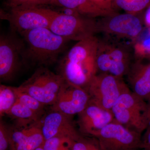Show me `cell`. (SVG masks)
Returning a JSON list of instances; mask_svg holds the SVG:
<instances>
[{"label":"cell","instance_id":"8fae6325","mask_svg":"<svg viewBox=\"0 0 150 150\" xmlns=\"http://www.w3.org/2000/svg\"><path fill=\"white\" fill-rule=\"evenodd\" d=\"M90 100L85 89L65 80L51 109L72 116L81 112L87 106Z\"/></svg>","mask_w":150,"mask_h":150},{"label":"cell","instance_id":"cb8c5ba5","mask_svg":"<svg viewBox=\"0 0 150 150\" xmlns=\"http://www.w3.org/2000/svg\"><path fill=\"white\" fill-rule=\"evenodd\" d=\"M75 141L67 137H53L45 141L43 150H71Z\"/></svg>","mask_w":150,"mask_h":150},{"label":"cell","instance_id":"ba28073f","mask_svg":"<svg viewBox=\"0 0 150 150\" xmlns=\"http://www.w3.org/2000/svg\"><path fill=\"white\" fill-rule=\"evenodd\" d=\"M49 29L69 40L77 42L98 33L97 20L81 15L69 16L56 11Z\"/></svg>","mask_w":150,"mask_h":150},{"label":"cell","instance_id":"d4e9b609","mask_svg":"<svg viewBox=\"0 0 150 150\" xmlns=\"http://www.w3.org/2000/svg\"><path fill=\"white\" fill-rule=\"evenodd\" d=\"M71 150H103L100 146L98 140L88 139L81 137L75 141L72 146Z\"/></svg>","mask_w":150,"mask_h":150},{"label":"cell","instance_id":"f546056e","mask_svg":"<svg viewBox=\"0 0 150 150\" xmlns=\"http://www.w3.org/2000/svg\"><path fill=\"white\" fill-rule=\"evenodd\" d=\"M146 119L147 128L150 129V99L147 101V108L146 113Z\"/></svg>","mask_w":150,"mask_h":150},{"label":"cell","instance_id":"2e32d148","mask_svg":"<svg viewBox=\"0 0 150 150\" xmlns=\"http://www.w3.org/2000/svg\"><path fill=\"white\" fill-rule=\"evenodd\" d=\"M103 38L108 41L110 48L111 66L109 74L123 78L128 74L134 59L132 44Z\"/></svg>","mask_w":150,"mask_h":150},{"label":"cell","instance_id":"7a4b0ae2","mask_svg":"<svg viewBox=\"0 0 150 150\" xmlns=\"http://www.w3.org/2000/svg\"><path fill=\"white\" fill-rule=\"evenodd\" d=\"M20 34L25 44L24 64L28 62L39 67H46L58 62L69 41L48 28H37Z\"/></svg>","mask_w":150,"mask_h":150},{"label":"cell","instance_id":"d6986e66","mask_svg":"<svg viewBox=\"0 0 150 150\" xmlns=\"http://www.w3.org/2000/svg\"><path fill=\"white\" fill-rule=\"evenodd\" d=\"M113 10L124 11L125 13L139 15L150 5V0H112Z\"/></svg>","mask_w":150,"mask_h":150},{"label":"cell","instance_id":"ac0fdd59","mask_svg":"<svg viewBox=\"0 0 150 150\" xmlns=\"http://www.w3.org/2000/svg\"><path fill=\"white\" fill-rule=\"evenodd\" d=\"M7 115L15 119V123L21 124H28L40 121L43 117L18 100Z\"/></svg>","mask_w":150,"mask_h":150},{"label":"cell","instance_id":"6da1fadb","mask_svg":"<svg viewBox=\"0 0 150 150\" xmlns=\"http://www.w3.org/2000/svg\"><path fill=\"white\" fill-rule=\"evenodd\" d=\"M98 40L94 36L77 42L58 62V74L70 83L86 90L98 73L96 57Z\"/></svg>","mask_w":150,"mask_h":150},{"label":"cell","instance_id":"5b68a950","mask_svg":"<svg viewBox=\"0 0 150 150\" xmlns=\"http://www.w3.org/2000/svg\"><path fill=\"white\" fill-rule=\"evenodd\" d=\"M146 108L147 101L129 88L120 96L111 111L115 121L142 134L147 128Z\"/></svg>","mask_w":150,"mask_h":150},{"label":"cell","instance_id":"1f68e13d","mask_svg":"<svg viewBox=\"0 0 150 150\" xmlns=\"http://www.w3.org/2000/svg\"><path fill=\"white\" fill-rule=\"evenodd\" d=\"M35 150H43V146L40 147L38 148V149H36Z\"/></svg>","mask_w":150,"mask_h":150},{"label":"cell","instance_id":"603a6c76","mask_svg":"<svg viewBox=\"0 0 150 150\" xmlns=\"http://www.w3.org/2000/svg\"><path fill=\"white\" fill-rule=\"evenodd\" d=\"M17 100L19 102L29 108L30 109L40 116H43L45 114L44 108L46 105L42 104L28 94L20 91L18 87H17Z\"/></svg>","mask_w":150,"mask_h":150},{"label":"cell","instance_id":"3957f363","mask_svg":"<svg viewBox=\"0 0 150 150\" xmlns=\"http://www.w3.org/2000/svg\"><path fill=\"white\" fill-rule=\"evenodd\" d=\"M65 80L61 75L55 74L46 67H39L18 88L44 105L52 106L56 102Z\"/></svg>","mask_w":150,"mask_h":150},{"label":"cell","instance_id":"4dcf8cb0","mask_svg":"<svg viewBox=\"0 0 150 150\" xmlns=\"http://www.w3.org/2000/svg\"><path fill=\"white\" fill-rule=\"evenodd\" d=\"M51 1V0H32L33 5L35 6L49 4Z\"/></svg>","mask_w":150,"mask_h":150},{"label":"cell","instance_id":"83f0119b","mask_svg":"<svg viewBox=\"0 0 150 150\" xmlns=\"http://www.w3.org/2000/svg\"><path fill=\"white\" fill-rule=\"evenodd\" d=\"M93 3L100 8L113 13H118L113 10L112 7V0H91Z\"/></svg>","mask_w":150,"mask_h":150},{"label":"cell","instance_id":"5bb4252c","mask_svg":"<svg viewBox=\"0 0 150 150\" xmlns=\"http://www.w3.org/2000/svg\"><path fill=\"white\" fill-rule=\"evenodd\" d=\"M78 115L80 132L95 137L105 126L115 120L111 110L103 108L90 100Z\"/></svg>","mask_w":150,"mask_h":150},{"label":"cell","instance_id":"9c48e42d","mask_svg":"<svg viewBox=\"0 0 150 150\" xmlns=\"http://www.w3.org/2000/svg\"><path fill=\"white\" fill-rule=\"evenodd\" d=\"M141 134L115 120L103 128L96 138L103 150H137L142 149Z\"/></svg>","mask_w":150,"mask_h":150},{"label":"cell","instance_id":"7c38bea8","mask_svg":"<svg viewBox=\"0 0 150 150\" xmlns=\"http://www.w3.org/2000/svg\"><path fill=\"white\" fill-rule=\"evenodd\" d=\"M10 150H35L43 146L45 140L41 120L28 124H17L9 128Z\"/></svg>","mask_w":150,"mask_h":150},{"label":"cell","instance_id":"44dd1931","mask_svg":"<svg viewBox=\"0 0 150 150\" xmlns=\"http://www.w3.org/2000/svg\"><path fill=\"white\" fill-rule=\"evenodd\" d=\"M96 63L98 73L109 74L111 66V56L109 43L104 38L98 40Z\"/></svg>","mask_w":150,"mask_h":150},{"label":"cell","instance_id":"52a82bcc","mask_svg":"<svg viewBox=\"0 0 150 150\" xmlns=\"http://www.w3.org/2000/svg\"><path fill=\"white\" fill-rule=\"evenodd\" d=\"M129 88L123 78L98 73L92 78L86 90L90 101L103 108L111 110L120 96Z\"/></svg>","mask_w":150,"mask_h":150},{"label":"cell","instance_id":"4fadbf2b","mask_svg":"<svg viewBox=\"0 0 150 150\" xmlns=\"http://www.w3.org/2000/svg\"><path fill=\"white\" fill-rule=\"evenodd\" d=\"M41 128L45 141L57 137H68L77 141L81 137L72 116L51 109L41 118Z\"/></svg>","mask_w":150,"mask_h":150},{"label":"cell","instance_id":"8992f818","mask_svg":"<svg viewBox=\"0 0 150 150\" xmlns=\"http://www.w3.org/2000/svg\"><path fill=\"white\" fill-rule=\"evenodd\" d=\"M56 11L39 6H21L1 11V17L9 23L14 31L20 34L39 28H49Z\"/></svg>","mask_w":150,"mask_h":150},{"label":"cell","instance_id":"f1b7e54d","mask_svg":"<svg viewBox=\"0 0 150 150\" xmlns=\"http://www.w3.org/2000/svg\"><path fill=\"white\" fill-rule=\"evenodd\" d=\"M143 20L145 27L150 26V5L144 12Z\"/></svg>","mask_w":150,"mask_h":150},{"label":"cell","instance_id":"484cf974","mask_svg":"<svg viewBox=\"0 0 150 150\" xmlns=\"http://www.w3.org/2000/svg\"><path fill=\"white\" fill-rule=\"evenodd\" d=\"M9 127L1 119L0 121V150H8L9 148Z\"/></svg>","mask_w":150,"mask_h":150},{"label":"cell","instance_id":"4316f807","mask_svg":"<svg viewBox=\"0 0 150 150\" xmlns=\"http://www.w3.org/2000/svg\"><path fill=\"white\" fill-rule=\"evenodd\" d=\"M5 4L8 9L21 6H33L32 0H5Z\"/></svg>","mask_w":150,"mask_h":150},{"label":"cell","instance_id":"277c9868","mask_svg":"<svg viewBox=\"0 0 150 150\" xmlns=\"http://www.w3.org/2000/svg\"><path fill=\"white\" fill-rule=\"evenodd\" d=\"M124 13H116L97 20L98 33L104 37L132 43L139 37L144 28L143 16Z\"/></svg>","mask_w":150,"mask_h":150},{"label":"cell","instance_id":"30bf717a","mask_svg":"<svg viewBox=\"0 0 150 150\" xmlns=\"http://www.w3.org/2000/svg\"><path fill=\"white\" fill-rule=\"evenodd\" d=\"M24 40L13 34L0 37V79L2 81H11L24 63Z\"/></svg>","mask_w":150,"mask_h":150},{"label":"cell","instance_id":"e0dca14e","mask_svg":"<svg viewBox=\"0 0 150 150\" xmlns=\"http://www.w3.org/2000/svg\"><path fill=\"white\" fill-rule=\"evenodd\" d=\"M49 4L72 9L81 15L93 18H101L118 13L103 9L91 0H51Z\"/></svg>","mask_w":150,"mask_h":150},{"label":"cell","instance_id":"ffe728a7","mask_svg":"<svg viewBox=\"0 0 150 150\" xmlns=\"http://www.w3.org/2000/svg\"><path fill=\"white\" fill-rule=\"evenodd\" d=\"M132 47L134 60L150 59V26H145Z\"/></svg>","mask_w":150,"mask_h":150},{"label":"cell","instance_id":"7402d4cb","mask_svg":"<svg viewBox=\"0 0 150 150\" xmlns=\"http://www.w3.org/2000/svg\"><path fill=\"white\" fill-rule=\"evenodd\" d=\"M17 100V87L1 84L0 86V115L1 118L8 115Z\"/></svg>","mask_w":150,"mask_h":150},{"label":"cell","instance_id":"9a60e30c","mask_svg":"<svg viewBox=\"0 0 150 150\" xmlns=\"http://www.w3.org/2000/svg\"><path fill=\"white\" fill-rule=\"evenodd\" d=\"M126 76L132 92L146 101L150 99V59L134 60Z\"/></svg>","mask_w":150,"mask_h":150}]
</instances>
